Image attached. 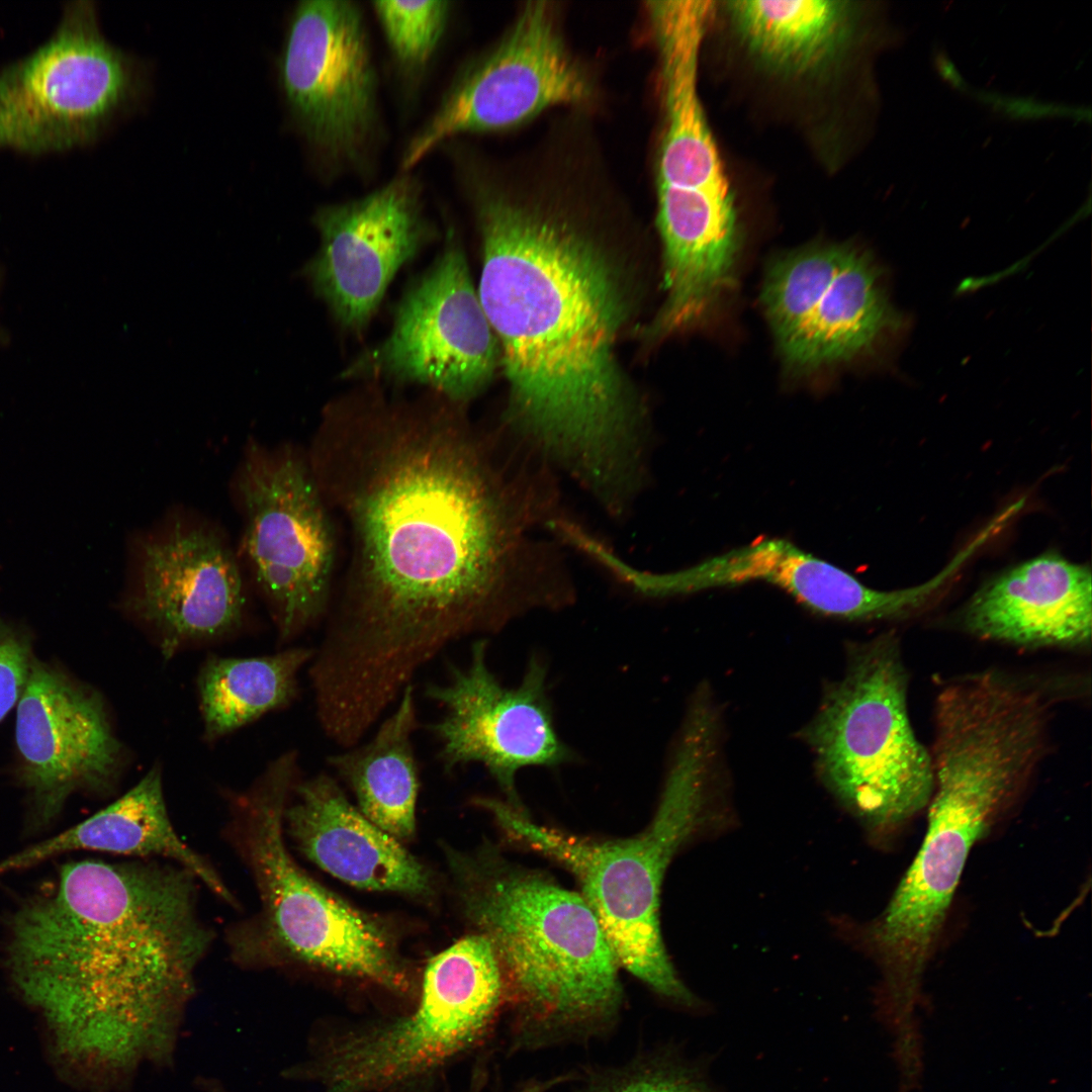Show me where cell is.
Returning a JSON list of instances; mask_svg holds the SVG:
<instances>
[{
    "instance_id": "1",
    "label": "cell",
    "mask_w": 1092,
    "mask_h": 1092,
    "mask_svg": "<svg viewBox=\"0 0 1092 1092\" xmlns=\"http://www.w3.org/2000/svg\"><path fill=\"white\" fill-rule=\"evenodd\" d=\"M492 449L464 404L430 390L360 382L324 406L305 454L350 558L308 671L333 707L380 718L442 650L524 607L518 565L540 504Z\"/></svg>"
},
{
    "instance_id": "2",
    "label": "cell",
    "mask_w": 1092,
    "mask_h": 1092,
    "mask_svg": "<svg viewBox=\"0 0 1092 1092\" xmlns=\"http://www.w3.org/2000/svg\"><path fill=\"white\" fill-rule=\"evenodd\" d=\"M461 178L481 241L478 297L509 384V419L599 496L639 477L640 412L615 342L626 296L576 211L595 169L566 157Z\"/></svg>"
},
{
    "instance_id": "3",
    "label": "cell",
    "mask_w": 1092,
    "mask_h": 1092,
    "mask_svg": "<svg viewBox=\"0 0 1092 1092\" xmlns=\"http://www.w3.org/2000/svg\"><path fill=\"white\" fill-rule=\"evenodd\" d=\"M171 861L65 864L9 923L6 964L67 1060L117 1085L173 1061L214 932Z\"/></svg>"
},
{
    "instance_id": "4",
    "label": "cell",
    "mask_w": 1092,
    "mask_h": 1092,
    "mask_svg": "<svg viewBox=\"0 0 1092 1092\" xmlns=\"http://www.w3.org/2000/svg\"><path fill=\"white\" fill-rule=\"evenodd\" d=\"M446 852L461 912L499 963L513 1049L612 1030L623 1005L620 966L583 897L487 846Z\"/></svg>"
},
{
    "instance_id": "5",
    "label": "cell",
    "mask_w": 1092,
    "mask_h": 1092,
    "mask_svg": "<svg viewBox=\"0 0 1092 1092\" xmlns=\"http://www.w3.org/2000/svg\"><path fill=\"white\" fill-rule=\"evenodd\" d=\"M717 719L709 708L690 709L675 745L655 814L643 831L601 840L534 822L506 801L477 797L513 842L555 861L577 881L619 964L655 994L685 1008L699 1006L677 975L659 925L665 872L679 848L709 817Z\"/></svg>"
},
{
    "instance_id": "6",
    "label": "cell",
    "mask_w": 1092,
    "mask_h": 1092,
    "mask_svg": "<svg viewBox=\"0 0 1092 1092\" xmlns=\"http://www.w3.org/2000/svg\"><path fill=\"white\" fill-rule=\"evenodd\" d=\"M297 753L271 761L243 792L230 794L226 839L256 887L259 909L225 935L245 969L301 967L415 995L417 982L387 922L313 880L285 841L284 810L298 781Z\"/></svg>"
},
{
    "instance_id": "7",
    "label": "cell",
    "mask_w": 1092,
    "mask_h": 1092,
    "mask_svg": "<svg viewBox=\"0 0 1092 1092\" xmlns=\"http://www.w3.org/2000/svg\"><path fill=\"white\" fill-rule=\"evenodd\" d=\"M908 684L895 634L857 643L802 731L823 783L877 841L902 830L933 792L931 755L909 717Z\"/></svg>"
},
{
    "instance_id": "8",
    "label": "cell",
    "mask_w": 1092,
    "mask_h": 1092,
    "mask_svg": "<svg viewBox=\"0 0 1092 1092\" xmlns=\"http://www.w3.org/2000/svg\"><path fill=\"white\" fill-rule=\"evenodd\" d=\"M663 122L656 160L657 228L664 284L704 294L734 277L739 245L734 193L698 87L705 26L672 17L653 30Z\"/></svg>"
},
{
    "instance_id": "9",
    "label": "cell",
    "mask_w": 1092,
    "mask_h": 1092,
    "mask_svg": "<svg viewBox=\"0 0 1092 1092\" xmlns=\"http://www.w3.org/2000/svg\"><path fill=\"white\" fill-rule=\"evenodd\" d=\"M921 847L863 941L883 975L882 1005L908 1015L972 847L1022 794L1015 777L985 756L947 758L933 770Z\"/></svg>"
},
{
    "instance_id": "10",
    "label": "cell",
    "mask_w": 1092,
    "mask_h": 1092,
    "mask_svg": "<svg viewBox=\"0 0 1092 1092\" xmlns=\"http://www.w3.org/2000/svg\"><path fill=\"white\" fill-rule=\"evenodd\" d=\"M415 1009L402 1017L333 1035L305 1068L322 1092H384L437 1073L475 1049L506 1004L490 942L467 935L427 964Z\"/></svg>"
},
{
    "instance_id": "11",
    "label": "cell",
    "mask_w": 1092,
    "mask_h": 1092,
    "mask_svg": "<svg viewBox=\"0 0 1092 1092\" xmlns=\"http://www.w3.org/2000/svg\"><path fill=\"white\" fill-rule=\"evenodd\" d=\"M140 85L131 59L102 33L94 2H66L46 39L0 66V153L42 158L87 148Z\"/></svg>"
},
{
    "instance_id": "12",
    "label": "cell",
    "mask_w": 1092,
    "mask_h": 1092,
    "mask_svg": "<svg viewBox=\"0 0 1092 1092\" xmlns=\"http://www.w3.org/2000/svg\"><path fill=\"white\" fill-rule=\"evenodd\" d=\"M233 488L245 561L279 640L288 642L327 615L337 559L334 519L305 453L292 445L250 441Z\"/></svg>"
},
{
    "instance_id": "13",
    "label": "cell",
    "mask_w": 1092,
    "mask_h": 1092,
    "mask_svg": "<svg viewBox=\"0 0 1092 1092\" xmlns=\"http://www.w3.org/2000/svg\"><path fill=\"white\" fill-rule=\"evenodd\" d=\"M278 76L295 126L329 172L365 171L382 128L378 75L357 3L298 2Z\"/></svg>"
},
{
    "instance_id": "14",
    "label": "cell",
    "mask_w": 1092,
    "mask_h": 1092,
    "mask_svg": "<svg viewBox=\"0 0 1092 1092\" xmlns=\"http://www.w3.org/2000/svg\"><path fill=\"white\" fill-rule=\"evenodd\" d=\"M595 92L589 71L567 46L558 8L527 2L500 39L456 74L407 143L401 171L454 138L512 129L552 107L584 105Z\"/></svg>"
},
{
    "instance_id": "15",
    "label": "cell",
    "mask_w": 1092,
    "mask_h": 1092,
    "mask_svg": "<svg viewBox=\"0 0 1092 1092\" xmlns=\"http://www.w3.org/2000/svg\"><path fill=\"white\" fill-rule=\"evenodd\" d=\"M433 264L404 291L392 327L342 372L349 380L418 384L466 405L499 364L460 239L450 225Z\"/></svg>"
},
{
    "instance_id": "16",
    "label": "cell",
    "mask_w": 1092,
    "mask_h": 1092,
    "mask_svg": "<svg viewBox=\"0 0 1092 1092\" xmlns=\"http://www.w3.org/2000/svg\"><path fill=\"white\" fill-rule=\"evenodd\" d=\"M761 301L788 366L810 371L874 352L903 330L873 259L847 245H818L769 267Z\"/></svg>"
},
{
    "instance_id": "17",
    "label": "cell",
    "mask_w": 1092,
    "mask_h": 1092,
    "mask_svg": "<svg viewBox=\"0 0 1092 1092\" xmlns=\"http://www.w3.org/2000/svg\"><path fill=\"white\" fill-rule=\"evenodd\" d=\"M123 610L150 631L166 658L223 639L245 619L238 559L217 527L174 512L131 543Z\"/></svg>"
},
{
    "instance_id": "18",
    "label": "cell",
    "mask_w": 1092,
    "mask_h": 1092,
    "mask_svg": "<svg viewBox=\"0 0 1092 1092\" xmlns=\"http://www.w3.org/2000/svg\"><path fill=\"white\" fill-rule=\"evenodd\" d=\"M487 641L471 647L469 663L449 665L448 679L429 684L425 696L444 709L430 726L440 743L445 770L481 763L503 791L506 802L526 811L516 789L526 766H558L575 759L560 739L547 692L545 663L532 656L521 684L504 687L487 664Z\"/></svg>"
},
{
    "instance_id": "19",
    "label": "cell",
    "mask_w": 1092,
    "mask_h": 1092,
    "mask_svg": "<svg viewBox=\"0 0 1092 1092\" xmlns=\"http://www.w3.org/2000/svg\"><path fill=\"white\" fill-rule=\"evenodd\" d=\"M320 246L304 275L345 331L361 334L398 270L437 235L407 172L368 194L317 208Z\"/></svg>"
},
{
    "instance_id": "20",
    "label": "cell",
    "mask_w": 1092,
    "mask_h": 1092,
    "mask_svg": "<svg viewBox=\"0 0 1092 1092\" xmlns=\"http://www.w3.org/2000/svg\"><path fill=\"white\" fill-rule=\"evenodd\" d=\"M15 739L20 779L43 822L75 792H108L124 766L102 698L37 660L18 699Z\"/></svg>"
},
{
    "instance_id": "21",
    "label": "cell",
    "mask_w": 1092,
    "mask_h": 1092,
    "mask_svg": "<svg viewBox=\"0 0 1092 1092\" xmlns=\"http://www.w3.org/2000/svg\"><path fill=\"white\" fill-rule=\"evenodd\" d=\"M754 581L785 590L818 614L849 621L903 620L930 604V590L924 583L894 590L872 588L780 538H761L688 568L665 572L660 584L666 596H675Z\"/></svg>"
},
{
    "instance_id": "22",
    "label": "cell",
    "mask_w": 1092,
    "mask_h": 1092,
    "mask_svg": "<svg viewBox=\"0 0 1092 1092\" xmlns=\"http://www.w3.org/2000/svg\"><path fill=\"white\" fill-rule=\"evenodd\" d=\"M283 826L307 859L353 887L425 899L435 892L430 870L354 807L326 772L296 782Z\"/></svg>"
},
{
    "instance_id": "23",
    "label": "cell",
    "mask_w": 1092,
    "mask_h": 1092,
    "mask_svg": "<svg viewBox=\"0 0 1092 1092\" xmlns=\"http://www.w3.org/2000/svg\"><path fill=\"white\" fill-rule=\"evenodd\" d=\"M973 635L1021 647L1090 645L1092 574L1088 565L1046 553L984 584L963 612Z\"/></svg>"
},
{
    "instance_id": "24",
    "label": "cell",
    "mask_w": 1092,
    "mask_h": 1092,
    "mask_svg": "<svg viewBox=\"0 0 1092 1092\" xmlns=\"http://www.w3.org/2000/svg\"><path fill=\"white\" fill-rule=\"evenodd\" d=\"M732 30L752 63L787 81L826 78L857 40L858 8L841 0L727 1Z\"/></svg>"
},
{
    "instance_id": "25",
    "label": "cell",
    "mask_w": 1092,
    "mask_h": 1092,
    "mask_svg": "<svg viewBox=\"0 0 1092 1092\" xmlns=\"http://www.w3.org/2000/svg\"><path fill=\"white\" fill-rule=\"evenodd\" d=\"M77 849L141 859L164 858L192 873L199 883L231 907H240L215 868L184 842L175 830L168 814L159 765L153 766L124 795L91 817L0 861V874Z\"/></svg>"
},
{
    "instance_id": "26",
    "label": "cell",
    "mask_w": 1092,
    "mask_h": 1092,
    "mask_svg": "<svg viewBox=\"0 0 1092 1092\" xmlns=\"http://www.w3.org/2000/svg\"><path fill=\"white\" fill-rule=\"evenodd\" d=\"M418 726L414 687L367 743L331 755L328 763L353 791L359 811L399 841L416 832L419 770L412 743Z\"/></svg>"
},
{
    "instance_id": "27",
    "label": "cell",
    "mask_w": 1092,
    "mask_h": 1092,
    "mask_svg": "<svg viewBox=\"0 0 1092 1092\" xmlns=\"http://www.w3.org/2000/svg\"><path fill=\"white\" fill-rule=\"evenodd\" d=\"M313 654L312 648L295 647L257 657L209 656L197 677L203 738L215 741L291 704L298 672Z\"/></svg>"
},
{
    "instance_id": "28",
    "label": "cell",
    "mask_w": 1092,
    "mask_h": 1092,
    "mask_svg": "<svg viewBox=\"0 0 1092 1092\" xmlns=\"http://www.w3.org/2000/svg\"><path fill=\"white\" fill-rule=\"evenodd\" d=\"M452 1L371 2L389 52L405 77H418L434 58L449 24Z\"/></svg>"
},
{
    "instance_id": "29",
    "label": "cell",
    "mask_w": 1092,
    "mask_h": 1092,
    "mask_svg": "<svg viewBox=\"0 0 1092 1092\" xmlns=\"http://www.w3.org/2000/svg\"><path fill=\"white\" fill-rule=\"evenodd\" d=\"M575 1092H717L698 1069L671 1052L643 1053L582 1077Z\"/></svg>"
},
{
    "instance_id": "30",
    "label": "cell",
    "mask_w": 1092,
    "mask_h": 1092,
    "mask_svg": "<svg viewBox=\"0 0 1092 1092\" xmlns=\"http://www.w3.org/2000/svg\"><path fill=\"white\" fill-rule=\"evenodd\" d=\"M31 661L27 638L0 619V722L18 701Z\"/></svg>"
},
{
    "instance_id": "31",
    "label": "cell",
    "mask_w": 1092,
    "mask_h": 1092,
    "mask_svg": "<svg viewBox=\"0 0 1092 1092\" xmlns=\"http://www.w3.org/2000/svg\"><path fill=\"white\" fill-rule=\"evenodd\" d=\"M569 1078V1075H566L546 1080H530L525 1082L524 1084H519L511 1092H546L557 1084L563 1081H567Z\"/></svg>"
},
{
    "instance_id": "32",
    "label": "cell",
    "mask_w": 1092,
    "mask_h": 1092,
    "mask_svg": "<svg viewBox=\"0 0 1092 1092\" xmlns=\"http://www.w3.org/2000/svg\"><path fill=\"white\" fill-rule=\"evenodd\" d=\"M941 76L953 85H959V75L952 64L945 58H939L937 62Z\"/></svg>"
},
{
    "instance_id": "33",
    "label": "cell",
    "mask_w": 1092,
    "mask_h": 1092,
    "mask_svg": "<svg viewBox=\"0 0 1092 1092\" xmlns=\"http://www.w3.org/2000/svg\"><path fill=\"white\" fill-rule=\"evenodd\" d=\"M218 1092H225V1090H224V1089H220V1090H219Z\"/></svg>"
}]
</instances>
